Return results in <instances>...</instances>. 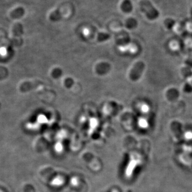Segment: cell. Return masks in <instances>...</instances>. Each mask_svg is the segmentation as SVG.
Returning <instances> with one entry per match:
<instances>
[{
  "label": "cell",
  "mask_w": 192,
  "mask_h": 192,
  "mask_svg": "<svg viewBox=\"0 0 192 192\" xmlns=\"http://www.w3.org/2000/svg\"><path fill=\"white\" fill-rule=\"evenodd\" d=\"M145 68V64L142 61H138L134 64L130 69L129 78L132 82L138 81L142 76Z\"/></svg>",
  "instance_id": "1"
},
{
  "label": "cell",
  "mask_w": 192,
  "mask_h": 192,
  "mask_svg": "<svg viewBox=\"0 0 192 192\" xmlns=\"http://www.w3.org/2000/svg\"><path fill=\"white\" fill-rule=\"evenodd\" d=\"M140 160L137 157H132L129 161L127 168L125 169V175L126 177L129 178L133 174L135 169H136L137 166L140 163Z\"/></svg>",
  "instance_id": "2"
},
{
  "label": "cell",
  "mask_w": 192,
  "mask_h": 192,
  "mask_svg": "<svg viewBox=\"0 0 192 192\" xmlns=\"http://www.w3.org/2000/svg\"><path fill=\"white\" fill-rule=\"evenodd\" d=\"M109 64L105 62L98 63L95 66V71L99 75H103L106 74L111 69Z\"/></svg>",
  "instance_id": "3"
},
{
  "label": "cell",
  "mask_w": 192,
  "mask_h": 192,
  "mask_svg": "<svg viewBox=\"0 0 192 192\" xmlns=\"http://www.w3.org/2000/svg\"><path fill=\"white\" fill-rule=\"evenodd\" d=\"M74 83V81L72 77H68L67 79H66V87L68 89H70L72 87L73 84Z\"/></svg>",
  "instance_id": "4"
},
{
  "label": "cell",
  "mask_w": 192,
  "mask_h": 192,
  "mask_svg": "<svg viewBox=\"0 0 192 192\" xmlns=\"http://www.w3.org/2000/svg\"><path fill=\"white\" fill-rule=\"evenodd\" d=\"M79 180L77 178H73L71 180V183L73 186H76L79 184Z\"/></svg>",
  "instance_id": "5"
},
{
  "label": "cell",
  "mask_w": 192,
  "mask_h": 192,
  "mask_svg": "<svg viewBox=\"0 0 192 192\" xmlns=\"http://www.w3.org/2000/svg\"><path fill=\"white\" fill-rule=\"evenodd\" d=\"M185 91L187 92H190L192 91V87L189 85V84H187L185 87Z\"/></svg>",
  "instance_id": "6"
},
{
  "label": "cell",
  "mask_w": 192,
  "mask_h": 192,
  "mask_svg": "<svg viewBox=\"0 0 192 192\" xmlns=\"http://www.w3.org/2000/svg\"><path fill=\"white\" fill-rule=\"evenodd\" d=\"M118 192V191H117V190H114V191H113V192Z\"/></svg>",
  "instance_id": "7"
}]
</instances>
